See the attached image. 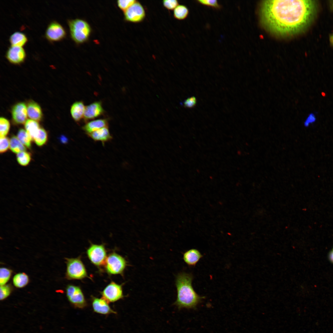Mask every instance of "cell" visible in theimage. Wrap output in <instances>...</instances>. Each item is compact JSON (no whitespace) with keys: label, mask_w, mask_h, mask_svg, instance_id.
I'll use <instances>...</instances> for the list:
<instances>
[{"label":"cell","mask_w":333,"mask_h":333,"mask_svg":"<svg viewBox=\"0 0 333 333\" xmlns=\"http://www.w3.org/2000/svg\"><path fill=\"white\" fill-rule=\"evenodd\" d=\"M316 10L312 0H265L260 13L264 26L272 33L280 35L301 32L312 20Z\"/></svg>","instance_id":"1"},{"label":"cell","mask_w":333,"mask_h":333,"mask_svg":"<svg viewBox=\"0 0 333 333\" xmlns=\"http://www.w3.org/2000/svg\"><path fill=\"white\" fill-rule=\"evenodd\" d=\"M193 278L192 274L184 272L179 273L176 277L177 297L174 304L179 309H195L205 298L199 295L194 290L192 285Z\"/></svg>","instance_id":"2"},{"label":"cell","mask_w":333,"mask_h":333,"mask_svg":"<svg viewBox=\"0 0 333 333\" xmlns=\"http://www.w3.org/2000/svg\"><path fill=\"white\" fill-rule=\"evenodd\" d=\"M71 37L77 44L87 42L91 35L92 29L88 23L80 18L68 20Z\"/></svg>","instance_id":"3"},{"label":"cell","mask_w":333,"mask_h":333,"mask_svg":"<svg viewBox=\"0 0 333 333\" xmlns=\"http://www.w3.org/2000/svg\"><path fill=\"white\" fill-rule=\"evenodd\" d=\"M66 277L69 280H81L89 278L85 267L79 258H66Z\"/></svg>","instance_id":"4"},{"label":"cell","mask_w":333,"mask_h":333,"mask_svg":"<svg viewBox=\"0 0 333 333\" xmlns=\"http://www.w3.org/2000/svg\"><path fill=\"white\" fill-rule=\"evenodd\" d=\"M105 265L106 271L108 273L121 275L128 265L125 258L115 252L110 254L107 257Z\"/></svg>","instance_id":"5"},{"label":"cell","mask_w":333,"mask_h":333,"mask_svg":"<svg viewBox=\"0 0 333 333\" xmlns=\"http://www.w3.org/2000/svg\"><path fill=\"white\" fill-rule=\"evenodd\" d=\"M87 254L90 261L96 266H100L105 264L107 256L103 245L91 244L87 249Z\"/></svg>","instance_id":"6"},{"label":"cell","mask_w":333,"mask_h":333,"mask_svg":"<svg viewBox=\"0 0 333 333\" xmlns=\"http://www.w3.org/2000/svg\"><path fill=\"white\" fill-rule=\"evenodd\" d=\"M124 18L126 22L139 23L145 19L146 13L142 4L138 1L134 3L124 12Z\"/></svg>","instance_id":"7"},{"label":"cell","mask_w":333,"mask_h":333,"mask_svg":"<svg viewBox=\"0 0 333 333\" xmlns=\"http://www.w3.org/2000/svg\"><path fill=\"white\" fill-rule=\"evenodd\" d=\"M66 292L69 301L75 307L83 308L86 306V300L79 287L72 285H68L67 287Z\"/></svg>","instance_id":"8"},{"label":"cell","mask_w":333,"mask_h":333,"mask_svg":"<svg viewBox=\"0 0 333 333\" xmlns=\"http://www.w3.org/2000/svg\"><path fill=\"white\" fill-rule=\"evenodd\" d=\"M66 30L64 27L55 21L50 23L45 33V38L51 42L61 41L66 37Z\"/></svg>","instance_id":"9"},{"label":"cell","mask_w":333,"mask_h":333,"mask_svg":"<svg viewBox=\"0 0 333 333\" xmlns=\"http://www.w3.org/2000/svg\"><path fill=\"white\" fill-rule=\"evenodd\" d=\"M103 298L108 302H114L124 298L122 285L112 282L101 292Z\"/></svg>","instance_id":"10"},{"label":"cell","mask_w":333,"mask_h":333,"mask_svg":"<svg viewBox=\"0 0 333 333\" xmlns=\"http://www.w3.org/2000/svg\"><path fill=\"white\" fill-rule=\"evenodd\" d=\"M26 56L25 51L22 47L11 46L8 47L5 55L6 57L10 63L16 65L24 62Z\"/></svg>","instance_id":"11"},{"label":"cell","mask_w":333,"mask_h":333,"mask_svg":"<svg viewBox=\"0 0 333 333\" xmlns=\"http://www.w3.org/2000/svg\"><path fill=\"white\" fill-rule=\"evenodd\" d=\"M26 104L20 102L15 104L11 110L12 118L14 122L17 124H22L27 121V108Z\"/></svg>","instance_id":"12"},{"label":"cell","mask_w":333,"mask_h":333,"mask_svg":"<svg viewBox=\"0 0 333 333\" xmlns=\"http://www.w3.org/2000/svg\"><path fill=\"white\" fill-rule=\"evenodd\" d=\"M104 113L101 101H95L85 106L84 118L85 121L93 119L102 115Z\"/></svg>","instance_id":"13"},{"label":"cell","mask_w":333,"mask_h":333,"mask_svg":"<svg viewBox=\"0 0 333 333\" xmlns=\"http://www.w3.org/2000/svg\"><path fill=\"white\" fill-rule=\"evenodd\" d=\"M92 305L94 311L103 314H116L109 304L108 302L104 298L92 297Z\"/></svg>","instance_id":"14"},{"label":"cell","mask_w":333,"mask_h":333,"mask_svg":"<svg viewBox=\"0 0 333 333\" xmlns=\"http://www.w3.org/2000/svg\"><path fill=\"white\" fill-rule=\"evenodd\" d=\"M87 134L94 141L101 142L103 145L112 138L108 127L102 128Z\"/></svg>","instance_id":"15"},{"label":"cell","mask_w":333,"mask_h":333,"mask_svg":"<svg viewBox=\"0 0 333 333\" xmlns=\"http://www.w3.org/2000/svg\"><path fill=\"white\" fill-rule=\"evenodd\" d=\"M203 257L200 252L197 249H192L186 251L183 254V259L185 262L188 266H195Z\"/></svg>","instance_id":"16"},{"label":"cell","mask_w":333,"mask_h":333,"mask_svg":"<svg viewBox=\"0 0 333 333\" xmlns=\"http://www.w3.org/2000/svg\"><path fill=\"white\" fill-rule=\"evenodd\" d=\"M106 127H108V120L100 119L88 122L82 127V129L87 134Z\"/></svg>","instance_id":"17"},{"label":"cell","mask_w":333,"mask_h":333,"mask_svg":"<svg viewBox=\"0 0 333 333\" xmlns=\"http://www.w3.org/2000/svg\"><path fill=\"white\" fill-rule=\"evenodd\" d=\"M27 115L31 119L40 121L43 116L42 110L39 105L33 101H30L27 106Z\"/></svg>","instance_id":"18"},{"label":"cell","mask_w":333,"mask_h":333,"mask_svg":"<svg viewBox=\"0 0 333 333\" xmlns=\"http://www.w3.org/2000/svg\"><path fill=\"white\" fill-rule=\"evenodd\" d=\"M85 106L81 101L74 103L70 108V113L72 118L76 122L84 118Z\"/></svg>","instance_id":"19"},{"label":"cell","mask_w":333,"mask_h":333,"mask_svg":"<svg viewBox=\"0 0 333 333\" xmlns=\"http://www.w3.org/2000/svg\"><path fill=\"white\" fill-rule=\"evenodd\" d=\"M9 40L11 46L23 47L27 42L28 39L24 33L16 31L10 36Z\"/></svg>","instance_id":"20"},{"label":"cell","mask_w":333,"mask_h":333,"mask_svg":"<svg viewBox=\"0 0 333 333\" xmlns=\"http://www.w3.org/2000/svg\"><path fill=\"white\" fill-rule=\"evenodd\" d=\"M25 128L32 140L37 135L40 128L37 121L31 119L27 120L25 123Z\"/></svg>","instance_id":"21"},{"label":"cell","mask_w":333,"mask_h":333,"mask_svg":"<svg viewBox=\"0 0 333 333\" xmlns=\"http://www.w3.org/2000/svg\"><path fill=\"white\" fill-rule=\"evenodd\" d=\"M14 285L18 288H23L26 286L29 282L28 276L23 273L15 274L13 279Z\"/></svg>","instance_id":"22"},{"label":"cell","mask_w":333,"mask_h":333,"mask_svg":"<svg viewBox=\"0 0 333 333\" xmlns=\"http://www.w3.org/2000/svg\"><path fill=\"white\" fill-rule=\"evenodd\" d=\"M189 14V10L185 5H179L173 11V16L175 18L181 20L185 19Z\"/></svg>","instance_id":"23"},{"label":"cell","mask_w":333,"mask_h":333,"mask_svg":"<svg viewBox=\"0 0 333 333\" xmlns=\"http://www.w3.org/2000/svg\"><path fill=\"white\" fill-rule=\"evenodd\" d=\"M10 148L13 152L17 154L26 151V150L24 146L15 136H12L10 139Z\"/></svg>","instance_id":"24"},{"label":"cell","mask_w":333,"mask_h":333,"mask_svg":"<svg viewBox=\"0 0 333 333\" xmlns=\"http://www.w3.org/2000/svg\"><path fill=\"white\" fill-rule=\"evenodd\" d=\"M17 137L23 145L29 148H30L32 139L26 130L20 129L18 132Z\"/></svg>","instance_id":"25"},{"label":"cell","mask_w":333,"mask_h":333,"mask_svg":"<svg viewBox=\"0 0 333 333\" xmlns=\"http://www.w3.org/2000/svg\"><path fill=\"white\" fill-rule=\"evenodd\" d=\"M47 138L48 135L47 132L45 129L40 128L38 133L33 140L37 146H43L46 143Z\"/></svg>","instance_id":"26"},{"label":"cell","mask_w":333,"mask_h":333,"mask_svg":"<svg viewBox=\"0 0 333 333\" xmlns=\"http://www.w3.org/2000/svg\"><path fill=\"white\" fill-rule=\"evenodd\" d=\"M30 154L26 151L21 152L17 154V159L18 163L21 165L26 166L28 164L31 160Z\"/></svg>","instance_id":"27"},{"label":"cell","mask_w":333,"mask_h":333,"mask_svg":"<svg viewBox=\"0 0 333 333\" xmlns=\"http://www.w3.org/2000/svg\"><path fill=\"white\" fill-rule=\"evenodd\" d=\"M9 121L6 118L2 117L0 118V137H5L8 134L10 129Z\"/></svg>","instance_id":"28"},{"label":"cell","mask_w":333,"mask_h":333,"mask_svg":"<svg viewBox=\"0 0 333 333\" xmlns=\"http://www.w3.org/2000/svg\"><path fill=\"white\" fill-rule=\"evenodd\" d=\"M11 271L7 268L2 267L0 269V284L5 285L9 280L11 274Z\"/></svg>","instance_id":"29"},{"label":"cell","mask_w":333,"mask_h":333,"mask_svg":"<svg viewBox=\"0 0 333 333\" xmlns=\"http://www.w3.org/2000/svg\"><path fill=\"white\" fill-rule=\"evenodd\" d=\"M197 1L202 5L211 7L217 10H220L222 7V6L216 0H199Z\"/></svg>","instance_id":"30"},{"label":"cell","mask_w":333,"mask_h":333,"mask_svg":"<svg viewBox=\"0 0 333 333\" xmlns=\"http://www.w3.org/2000/svg\"><path fill=\"white\" fill-rule=\"evenodd\" d=\"M137 0H119L117 1L118 7L124 12L131 6Z\"/></svg>","instance_id":"31"},{"label":"cell","mask_w":333,"mask_h":333,"mask_svg":"<svg viewBox=\"0 0 333 333\" xmlns=\"http://www.w3.org/2000/svg\"><path fill=\"white\" fill-rule=\"evenodd\" d=\"M10 146V140L5 137H0V152L1 153L6 152Z\"/></svg>","instance_id":"32"},{"label":"cell","mask_w":333,"mask_h":333,"mask_svg":"<svg viewBox=\"0 0 333 333\" xmlns=\"http://www.w3.org/2000/svg\"><path fill=\"white\" fill-rule=\"evenodd\" d=\"M11 288L8 285L1 286L0 288V299L3 300L7 298L11 292Z\"/></svg>","instance_id":"33"},{"label":"cell","mask_w":333,"mask_h":333,"mask_svg":"<svg viewBox=\"0 0 333 333\" xmlns=\"http://www.w3.org/2000/svg\"><path fill=\"white\" fill-rule=\"evenodd\" d=\"M164 7L168 10H173L179 5L177 0H164L162 1Z\"/></svg>","instance_id":"34"},{"label":"cell","mask_w":333,"mask_h":333,"mask_svg":"<svg viewBox=\"0 0 333 333\" xmlns=\"http://www.w3.org/2000/svg\"><path fill=\"white\" fill-rule=\"evenodd\" d=\"M197 100L195 97H191L185 100L183 103L184 106L187 108H192L196 105Z\"/></svg>","instance_id":"35"},{"label":"cell","mask_w":333,"mask_h":333,"mask_svg":"<svg viewBox=\"0 0 333 333\" xmlns=\"http://www.w3.org/2000/svg\"><path fill=\"white\" fill-rule=\"evenodd\" d=\"M316 120L315 115L313 113H310L304 122V125L305 126H307L310 124L314 122Z\"/></svg>","instance_id":"36"},{"label":"cell","mask_w":333,"mask_h":333,"mask_svg":"<svg viewBox=\"0 0 333 333\" xmlns=\"http://www.w3.org/2000/svg\"><path fill=\"white\" fill-rule=\"evenodd\" d=\"M329 258L330 261L333 263V252L331 251L329 255Z\"/></svg>","instance_id":"37"},{"label":"cell","mask_w":333,"mask_h":333,"mask_svg":"<svg viewBox=\"0 0 333 333\" xmlns=\"http://www.w3.org/2000/svg\"><path fill=\"white\" fill-rule=\"evenodd\" d=\"M61 140L64 142H65L67 141V139L64 137H61Z\"/></svg>","instance_id":"38"},{"label":"cell","mask_w":333,"mask_h":333,"mask_svg":"<svg viewBox=\"0 0 333 333\" xmlns=\"http://www.w3.org/2000/svg\"><path fill=\"white\" fill-rule=\"evenodd\" d=\"M330 40L331 43L333 44V35L331 37Z\"/></svg>","instance_id":"39"},{"label":"cell","mask_w":333,"mask_h":333,"mask_svg":"<svg viewBox=\"0 0 333 333\" xmlns=\"http://www.w3.org/2000/svg\"><path fill=\"white\" fill-rule=\"evenodd\" d=\"M332 251L333 252V249H332Z\"/></svg>","instance_id":"40"}]
</instances>
